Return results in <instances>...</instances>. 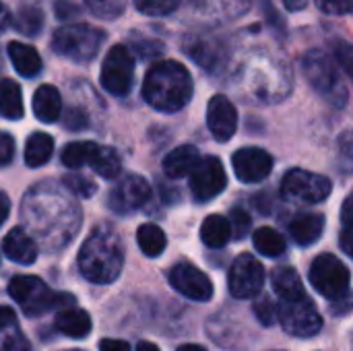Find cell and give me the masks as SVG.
Wrapping results in <instances>:
<instances>
[{
  "label": "cell",
  "mask_w": 353,
  "mask_h": 351,
  "mask_svg": "<svg viewBox=\"0 0 353 351\" xmlns=\"http://www.w3.org/2000/svg\"><path fill=\"white\" fill-rule=\"evenodd\" d=\"M143 97L151 108L159 112H178L192 97V77L180 62H157L145 77Z\"/></svg>",
  "instance_id": "6da1fadb"
},
{
  "label": "cell",
  "mask_w": 353,
  "mask_h": 351,
  "mask_svg": "<svg viewBox=\"0 0 353 351\" xmlns=\"http://www.w3.org/2000/svg\"><path fill=\"white\" fill-rule=\"evenodd\" d=\"M124 265V248L118 234L110 228H97L81 246L79 267L91 283H112Z\"/></svg>",
  "instance_id": "7a4b0ae2"
},
{
  "label": "cell",
  "mask_w": 353,
  "mask_h": 351,
  "mask_svg": "<svg viewBox=\"0 0 353 351\" xmlns=\"http://www.w3.org/2000/svg\"><path fill=\"white\" fill-rule=\"evenodd\" d=\"M8 294L23 308L27 317H39L54 308H66V304L74 302L72 296L56 294L39 277H31V275L14 277L8 283Z\"/></svg>",
  "instance_id": "3957f363"
},
{
  "label": "cell",
  "mask_w": 353,
  "mask_h": 351,
  "mask_svg": "<svg viewBox=\"0 0 353 351\" xmlns=\"http://www.w3.org/2000/svg\"><path fill=\"white\" fill-rule=\"evenodd\" d=\"M105 33L87 23H70L56 29L52 37V48L58 56L74 62H89L97 56Z\"/></svg>",
  "instance_id": "277c9868"
},
{
  "label": "cell",
  "mask_w": 353,
  "mask_h": 351,
  "mask_svg": "<svg viewBox=\"0 0 353 351\" xmlns=\"http://www.w3.org/2000/svg\"><path fill=\"white\" fill-rule=\"evenodd\" d=\"M302 70L306 81L312 85V89L323 95L331 106L343 108L347 101V89L341 83V77L331 62V58L319 50H310L302 60Z\"/></svg>",
  "instance_id": "5b68a950"
},
{
  "label": "cell",
  "mask_w": 353,
  "mask_h": 351,
  "mask_svg": "<svg viewBox=\"0 0 353 351\" xmlns=\"http://www.w3.org/2000/svg\"><path fill=\"white\" fill-rule=\"evenodd\" d=\"M333 184L327 176L312 174L306 170H292L281 182V194L288 201L302 205H316L329 199Z\"/></svg>",
  "instance_id": "8992f818"
},
{
  "label": "cell",
  "mask_w": 353,
  "mask_h": 351,
  "mask_svg": "<svg viewBox=\"0 0 353 351\" xmlns=\"http://www.w3.org/2000/svg\"><path fill=\"white\" fill-rule=\"evenodd\" d=\"M350 269L337 257L321 254L314 259L310 267V283L327 300H337L339 296L350 292Z\"/></svg>",
  "instance_id": "52a82bcc"
},
{
  "label": "cell",
  "mask_w": 353,
  "mask_h": 351,
  "mask_svg": "<svg viewBox=\"0 0 353 351\" xmlns=\"http://www.w3.org/2000/svg\"><path fill=\"white\" fill-rule=\"evenodd\" d=\"M277 317L285 333L294 337H314L323 329V319L308 296L281 300V306H277Z\"/></svg>",
  "instance_id": "ba28073f"
},
{
  "label": "cell",
  "mask_w": 353,
  "mask_h": 351,
  "mask_svg": "<svg viewBox=\"0 0 353 351\" xmlns=\"http://www.w3.org/2000/svg\"><path fill=\"white\" fill-rule=\"evenodd\" d=\"M101 87L112 95H126L134 79V58L126 46H114L101 64Z\"/></svg>",
  "instance_id": "9c48e42d"
},
{
  "label": "cell",
  "mask_w": 353,
  "mask_h": 351,
  "mask_svg": "<svg viewBox=\"0 0 353 351\" xmlns=\"http://www.w3.org/2000/svg\"><path fill=\"white\" fill-rule=\"evenodd\" d=\"M230 292L234 298L248 300L261 294L265 283V269L252 254H240L230 269Z\"/></svg>",
  "instance_id": "30bf717a"
},
{
  "label": "cell",
  "mask_w": 353,
  "mask_h": 351,
  "mask_svg": "<svg viewBox=\"0 0 353 351\" xmlns=\"http://www.w3.org/2000/svg\"><path fill=\"white\" fill-rule=\"evenodd\" d=\"M225 188V170L217 157L199 159L194 170L190 172V190L196 201L207 203L221 194Z\"/></svg>",
  "instance_id": "8fae6325"
},
{
  "label": "cell",
  "mask_w": 353,
  "mask_h": 351,
  "mask_svg": "<svg viewBox=\"0 0 353 351\" xmlns=\"http://www.w3.org/2000/svg\"><path fill=\"white\" fill-rule=\"evenodd\" d=\"M149 197H151L149 182L137 174H126L110 190V207L116 213H132L143 205H147Z\"/></svg>",
  "instance_id": "7c38bea8"
},
{
  "label": "cell",
  "mask_w": 353,
  "mask_h": 351,
  "mask_svg": "<svg viewBox=\"0 0 353 351\" xmlns=\"http://www.w3.org/2000/svg\"><path fill=\"white\" fill-rule=\"evenodd\" d=\"M170 283L176 292L186 296L194 302H209L213 298V283L211 279L196 269L194 265L180 263L170 271Z\"/></svg>",
  "instance_id": "4fadbf2b"
},
{
  "label": "cell",
  "mask_w": 353,
  "mask_h": 351,
  "mask_svg": "<svg viewBox=\"0 0 353 351\" xmlns=\"http://www.w3.org/2000/svg\"><path fill=\"white\" fill-rule=\"evenodd\" d=\"M232 163H234L236 178L246 182V184H254V182L265 180L273 170V157L261 147L240 149L238 153H234Z\"/></svg>",
  "instance_id": "5bb4252c"
},
{
  "label": "cell",
  "mask_w": 353,
  "mask_h": 351,
  "mask_svg": "<svg viewBox=\"0 0 353 351\" xmlns=\"http://www.w3.org/2000/svg\"><path fill=\"white\" fill-rule=\"evenodd\" d=\"M207 126L215 141H230L238 128V112L225 95L211 97L207 106Z\"/></svg>",
  "instance_id": "9a60e30c"
},
{
  "label": "cell",
  "mask_w": 353,
  "mask_h": 351,
  "mask_svg": "<svg viewBox=\"0 0 353 351\" xmlns=\"http://www.w3.org/2000/svg\"><path fill=\"white\" fill-rule=\"evenodd\" d=\"M2 250L10 261H14L19 265H31L37 259V246H35L33 238L27 236L21 228H14L4 236Z\"/></svg>",
  "instance_id": "2e32d148"
},
{
  "label": "cell",
  "mask_w": 353,
  "mask_h": 351,
  "mask_svg": "<svg viewBox=\"0 0 353 351\" xmlns=\"http://www.w3.org/2000/svg\"><path fill=\"white\" fill-rule=\"evenodd\" d=\"M62 112V97L54 85L37 87L33 95V114L41 122H56Z\"/></svg>",
  "instance_id": "e0dca14e"
},
{
  "label": "cell",
  "mask_w": 353,
  "mask_h": 351,
  "mask_svg": "<svg viewBox=\"0 0 353 351\" xmlns=\"http://www.w3.org/2000/svg\"><path fill=\"white\" fill-rule=\"evenodd\" d=\"M323 230H325V217L316 213L298 215L290 223V236L300 246H312L323 236Z\"/></svg>",
  "instance_id": "ac0fdd59"
},
{
  "label": "cell",
  "mask_w": 353,
  "mask_h": 351,
  "mask_svg": "<svg viewBox=\"0 0 353 351\" xmlns=\"http://www.w3.org/2000/svg\"><path fill=\"white\" fill-rule=\"evenodd\" d=\"M0 351H31L10 308L0 306Z\"/></svg>",
  "instance_id": "d6986e66"
},
{
  "label": "cell",
  "mask_w": 353,
  "mask_h": 351,
  "mask_svg": "<svg viewBox=\"0 0 353 351\" xmlns=\"http://www.w3.org/2000/svg\"><path fill=\"white\" fill-rule=\"evenodd\" d=\"M56 329L72 339H85L91 333V317L81 308H62L56 314Z\"/></svg>",
  "instance_id": "ffe728a7"
},
{
  "label": "cell",
  "mask_w": 353,
  "mask_h": 351,
  "mask_svg": "<svg viewBox=\"0 0 353 351\" xmlns=\"http://www.w3.org/2000/svg\"><path fill=\"white\" fill-rule=\"evenodd\" d=\"M199 151L192 145H182L170 151L163 159V172L168 178H182L188 176L194 166L199 163Z\"/></svg>",
  "instance_id": "44dd1931"
},
{
  "label": "cell",
  "mask_w": 353,
  "mask_h": 351,
  "mask_svg": "<svg viewBox=\"0 0 353 351\" xmlns=\"http://www.w3.org/2000/svg\"><path fill=\"white\" fill-rule=\"evenodd\" d=\"M8 58L12 66L17 68L19 74L23 77H35L41 70V58L35 48L21 43V41H10L8 43Z\"/></svg>",
  "instance_id": "7402d4cb"
},
{
  "label": "cell",
  "mask_w": 353,
  "mask_h": 351,
  "mask_svg": "<svg viewBox=\"0 0 353 351\" xmlns=\"http://www.w3.org/2000/svg\"><path fill=\"white\" fill-rule=\"evenodd\" d=\"M271 281H273V290L277 292V296L281 300H296V298L306 296L304 294L302 279L296 273V269H292V267H279V269H275L273 275H271Z\"/></svg>",
  "instance_id": "603a6c76"
},
{
  "label": "cell",
  "mask_w": 353,
  "mask_h": 351,
  "mask_svg": "<svg viewBox=\"0 0 353 351\" xmlns=\"http://www.w3.org/2000/svg\"><path fill=\"white\" fill-rule=\"evenodd\" d=\"M232 238V223L221 215H209L201 225V240L209 248H223Z\"/></svg>",
  "instance_id": "cb8c5ba5"
},
{
  "label": "cell",
  "mask_w": 353,
  "mask_h": 351,
  "mask_svg": "<svg viewBox=\"0 0 353 351\" xmlns=\"http://www.w3.org/2000/svg\"><path fill=\"white\" fill-rule=\"evenodd\" d=\"M54 151V139L46 132H33L25 143V163L29 168H39L48 163Z\"/></svg>",
  "instance_id": "d4e9b609"
},
{
  "label": "cell",
  "mask_w": 353,
  "mask_h": 351,
  "mask_svg": "<svg viewBox=\"0 0 353 351\" xmlns=\"http://www.w3.org/2000/svg\"><path fill=\"white\" fill-rule=\"evenodd\" d=\"M23 95H21V87L10 81V79H2L0 81V116L8 118V120H19L23 118Z\"/></svg>",
  "instance_id": "484cf974"
},
{
  "label": "cell",
  "mask_w": 353,
  "mask_h": 351,
  "mask_svg": "<svg viewBox=\"0 0 353 351\" xmlns=\"http://www.w3.org/2000/svg\"><path fill=\"white\" fill-rule=\"evenodd\" d=\"M137 242H139V248L143 250V254H147L151 259L159 257L168 246V238H165L163 230L155 223L141 225L137 232Z\"/></svg>",
  "instance_id": "4316f807"
},
{
  "label": "cell",
  "mask_w": 353,
  "mask_h": 351,
  "mask_svg": "<svg viewBox=\"0 0 353 351\" xmlns=\"http://www.w3.org/2000/svg\"><path fill=\"white\" fill-rule=\"evenodd\" d=\"M101 178H116L122 170V161H120V155L110 149V147H101L97 145L93 157H91V163H89Z\"/></svg>",
  "instance_id": "83f0119b"
},
{
  "label": "cell",
  "mask_w": 353,
  "mask_h": 351,
  "mask_svg": "<svg viewBox=\"0 0 353 351\" xmlns=\"http://www.w3.org/2000/svg\"><path fill=\"white\" fill-rule=\"evenodd\" d=\"M252 242H254V248L265 254V257H281L285 252V240L283 236L273 230V228H259L252 236Z\"/></svg>",
  "instance_id": "f1b7e54d"
},
{
  "label": "cell",
  "mask_w": 353,
  "mask_h": 351,
  "mask_svg": "<svg viewBox=\"0 0 353 351\" xmlns=\"http://www.w3.org/2000/svg\"><path fill=\"white\" fill-rule=\"evenodd\" d=\"M97 149V143L91 141H79V143H70L64 147L62 151V163L70 170L83 168L91 163V157Z\"/></svg>",
  "instance_id": "f546056e"
},
{
  "label": "cell",
  "mask_w": 353,
  "mask_h": 351,
  "mask_svg": "<svg viewBox=\"0 0 353 351\" xmlns=\"http://www.w3.org/2000/svg\"><path fill=\"white\" fill-rule=\"evenodd\" d=\"M186 54L201 66L213 70V66L219 62V48L209 41V39H192L190 43H186Z\"/></svg>",
  "instance_id": "4dcf8cb0"
},
{
  "label": "cell",
  "mask_w": 353,
  "mask_h": 351,
  "mask_svg": "<svg viewBox=\"0 0 353 351\" xmlns=\"http://www.w3.org/2000/svg\"><path fill=\"white\" fill-rule=\"evenodd\" d=\"M12 25L23 35H37L43 27V12L37 6H23L14 14Z\"/></svg>",
  "instance_id": "1f68e13d"
},
{
  "label": "cell",
  "mask_w": 353,
  "mask_h": 351,
  "mask_svg": "<svg viewBox=\"0 0 353 351\" xmlns=\"http://www.w3.org/2000/svg\"><path fill=\"white\" fill-rule=\"evenodd\" d=\"M85 6L99 19H118L126 8V0H85Z\"/></svg>",
  "instance_id": "d6a6232c"
},
{
  "label": "cell",
  "mask_w": 353,
  "mask_h": 351,
  "mask_svg": "<svg viewBox=\"0 0 353 351\" xmlns=\"http://www.w3.org/2000/svg\"><path fill=\"white\" fill-rule=\"evenodd\" d=\"M337 163H339L343 174H352L353 172V130H347L339 137Z\"/></svg>",
  "instance_id": "836d02e7"
},
{
  "label": "cell",
  "mask_w": 353,
  "mask_h": 351,
  "mask_svg": "<svg viewBox=\"0 0 353 351\" xmlns=\"http://www.w3.org/2000/svg\"><path fill=\"white\" fill-rule=\"evenodd\" d=\"M331 50H333V56L337 60V64L345 70V74L353 81V46L345 39H333L331 41Z\"/></svg>",
  "instance_id": "e575fe53"
},
{
  "label": "cell",
  "mask_w": 353,
  "mask_h": 351,
  "mask_svg": "<svg viewBox=\"0 0 353 351\" xmlns=\"http://www.w3.org/2000/svg\"><path fill=\"white\" fill-rule=\"evenodd\" d=\"M182 0H134V6L151 17H161V14H170L180 6Z\"/></svg>",
  "instance_id": "d590c367"
},
{
  "label": "cell",
  "mask_w": 353,
  "mask_h": 351,
  "mask_svg": "<svg viewBox=\"0 0 353 351\" xmlns=\"http://www.w3.org/2000/svg\"><path fill=\"white\" fill-rule=\"evenodd\" d=\"M62 184L70 192H74L77 197H91L95 192V184L89 178L81 176V174H68V176H64Z\"/></svg>",
  "instance_id": "8d00e7d4"
},
{
  "label": "cell",
  "mask_w": 353,
  "mask_h": 351,
  "mask_svg": "<svg viewBox=\"0 0 353 351\" xmlns=\"http://www.w3.org/2000/svg\"><path fill=\"white\" fill-rule=\"evenodd\" d=\"M254 314L256 319L265 325V327H271L279 317H277V306L271 302V298H263L254 304Z\"/></svg>",
  "instance_id": "74e56055"
},
{
  "label": "cell",
  "mask_w": 353,
  "mask_h": 351,
  "mask_svg": "<svg viewBox=\"0 0 353 351\" xmlns=\"http://www.w3.org/2000/svg\"><path fill=\"white\" fill-rule=\"evenodd\" d=\"M327 14H347L353 10V0H314Z\"/></svg>",
  "instance_id": "f35d334b"
},
{
  "label": "cell",
  "mask_w": 353,
  "mask_h": 351,
  "mask_svg": "<svg viewBox=\"0 0 353 351\" xmlns=\"http://www.w3.org/2000/svg\"><path fill=\"white\" fill-rule=\"evenodd\" d=\"M89 124L87 120V114L81 110V108H70L64 112V126L70 128V130H81Z\"/></svg>",
  "instance_id": "ab89813d"
},
{
  "label": "cell",
  "mask_w": 353,
  "mask_h": 351,
  "mask_svg": "<svg viewBox=\"0 0 353 351\" xmlns=\"http://www.w3.org/2000/svg\"><path fill=\"white\" fill-rule=\"evenodd\" d=\"M230 223H232V234L238 236V238H244L248 234V230H250V217L242 209H234Z\"/></svg>",
  "instance_id": "60d3db41"
},
{
  "label": "cell",
  "mask_w": 353,
  "mask_h": 351,
  "mask_svg": "<svg viewBox=\"0 0 353 351\" xmlns=\"http://www.w3.org/2000/svg\"><path fill=\"white\" fill-rule=\"evenodd\" d=\"M132 50L141 56V58H153V56H159L161 52H163V46L159 43V41H151V39H147V41H134L132 43Z\"/></svg>",
  "instance_id": "b9f144b4"
},
{
  "label": "cell",
  "mask_w": 353,
  "mask_h": 351,
  "mask_svg": "<svg viewBox=\"0 0 353 351\" xmlns=\"http://www.w3.org/2000/svg\"><path fill=\"white\" fill-rule=\"evenodd\" d=\"M54 12H56L58 19L68 21V19H77V17L81 14V8H79L74 2H70V0H56Z\"/></svg>",
  "instance_id": "7bdbcfd3"
},
{
  "label": "cell",
  "mask_w": 353,
  "mask_h": 351,
  "mask_svg": "<svg viewBox=\"0 0 353 351\" xmlns=\"http://www.w3.org/2000/svg\"><path fill=\"white\" fill-rule=\"evenodd\" d=\"M14 157V141L8 132L0 130V166H8Z\"/></svg>",
  "instance_id": "ee69618b"
},
{
  "label": "cell",
  "mask_w": 353,
  "mask_h": 351,
  "mask_svg": "<svg viewBox=\"0 0 353 351\" xmlns=\"http://www.w3.org/2000/svg\"><path fill=\"white\" fill-rule=\"evenodd\" d=\"M331 312L333 314H347L353 308V292H345L343 296H339L337 300H331Z\"/></svg>",
  "instance_id": "f6af8a7d"
},
{
  "label": "cell",
  "mask_w": 353,
  "mask_h": 351,
  "mask_svg": "<svg viewBox=\"0 0 353 351\" xmlns=\"http://www.w3.org/2000/svg\"><path fill=\"white\" fill-rule=\"evenodd\" d=\"M341 221H343V228H345V230H353V194L352 197H347V201L343 203Z\"/></svg>",
  "instance_id": "bcb514c9"
},
{
  "label": "cell",
  "mask_w": 353,
  "mask_h": 351,
  "mask_svg": "<svg viewBox=\"0 0 353 351\" xmlns=\"http://www.w3.org/2000/svg\"><path fill=\"white\" fill-rule=\"evenodd\" d=\"M99 351H130V345L120 339H103L99 343Z\"/></svg>",
  "instance_id": "7dc6e473"
},
{
  "label": "cell",
  "mask_w": 353,
  "mask_h": 351,
  "mask_svg": "<svg viewBox=\"0 0 353 351\" xmlns=\"http://www.w3.org/2000/svg\"><path fill=\"white\" fill-rule=\"evenodd\" d=\"M341 248L353 259V230H345L341 232Z\"/></svg>",
  "instance_id": "c3c4849f"
},
{
  "label": "cell",
  "mask_w": 353,
  "mask_h": 351,
  "mask_svg": "<svg viewBox=\"0 0 353 351\" xmlns=\"http://www.w3.org/2000/svg\"><path fill=\"white\" fill-rule=\"evenodd\" d=\"M12 23V17H10V10L0 2V33L8 27Z\"/></svg>",
  "instance_id": "681fc988"
},
{
  "label": "cell",
  "mask_w": 353,
  "mask_h": 351,
  "mask_svg": "<svg viewBox=\"0 0 353 351\" xmlns=\"http://www.w3.org/2000/svg\"><path fill=\"white\" fill-rule=\"evenodd\" d=\"M8 211H10V203H8V197L0 192V225L6 221L8 217Z\"/></svg>",
  "instance_id": "f907efd6"
},
{
  "label": "cell",
  "mask_w": 353,
  "mask_h": 351,
  "mask_svg": "<svg viewBox=\"0 0 353 351\" xmlns=\"http://www.w3.org/2000/svg\"><path fill=\"white\" fill-rule=\"evenodd\" d=\"M137 351H159V348L153 345V343H149V341H141V343L137 345Z\"/></svg>",
  "instance_id": "816d5d0a"
},
{
  "label": "cell",
  "mask_w": 353,
  "mask_h": 351,
  "mask_svg": "<svg viewBox=\"0 0 353 351\" xmlns=\"http://www.w3.org/2000/svg\"><path fill=\"white\" fill-rule=\"evenodd\" d=\"M285 4H288V8H292V10H298V8H302V4H304V0H283Z\"/></svg>",
  "instance_id": "f5cc1de1"
},
{
  "label": "cell",
  "mask_w": 353,
  "mask_h": 351,
  "mask_svg": "<svg viewBox=\"0 0 353 351\" xmlns=\"http://www.w3.org/2000/svg\"><path fill=\"white\" fill-rule=\"evenodd\" d=\"M178 351H207L205 348H201V345H182V348H178Z\"/></svg>",
  "instance_id": "db71d44e"
}]
</instances>
